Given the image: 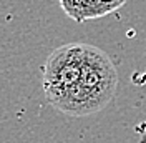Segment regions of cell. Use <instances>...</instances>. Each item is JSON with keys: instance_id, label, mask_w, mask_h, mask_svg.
<instances>
[{"instance_id": "cell-4", "label": "cell", "mask_w": 146, "mask_h": 143, "mask_svg": "<svg viewBox=\"0 0 146 143\" xmlns=\"http://www.w3.org/2000/svg\"><path fill=\"white\" fill-rule=\"evenodd\" d=\"M95 3V12H96V18L105 17L111 12L118 10L126 3V0H93Z\"/></svg>"}, {"instance_id": "cell-2", "label": "cell", "mask_w": 146, "mask_h": 143, "mask_svg": "<svg viewBox=\"0 0 146 143\" xmlns=\"http://www.w3.org/2000/svg\"><path fill=\"white\" fill-rule=\"evenodd\" d=\"M85 43H66L55 48L43 65L42 87L50 105L76 87L82 77Z\"/></svg>"}, {"instance_id": "cell-3", "label": "cell", "mask_w": 146, "mask_h": 143, "mask_svg": "<svg viewBox=\"0 0 146 143\" xmlns=\"http://www.w3.org/2000/svg\"><path fill=\"white\" fill-rule=\"evenodd\" d=\"M58 2L65 13L78 23L96 18L93 0H58Z\"/></svg>"}, {"instance_id": "cell-1", "label": "cell", "mask_w": 146, "mask_h": 143, "mask_svg": "<svg viewBox=\"0 0 146 143\" xmlns=\"http://www.w3.org/2000/svg\"><path fill=\"white\" fill-rule=\"evenodd\" d=\"M118 72L113 60L101 48L85 43L82 77L76 87L52 107L70 116H88L98 113L116 93Z\"/></svg>"}]
</instances>
